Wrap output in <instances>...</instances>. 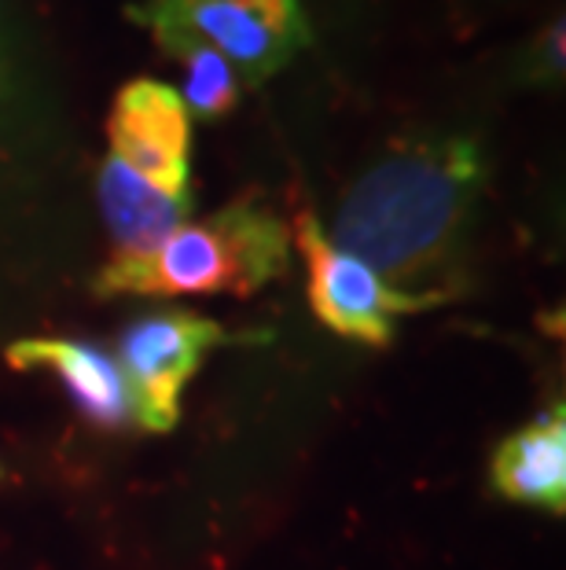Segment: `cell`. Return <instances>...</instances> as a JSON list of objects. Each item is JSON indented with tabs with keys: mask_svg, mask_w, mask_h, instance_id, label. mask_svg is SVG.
<instances>
[{
	"mask_svg": "<svg viewBox=\"0 0 566 570\" xmlns=\"http://www.w3.org/2000/svg\"><path fill=\"white\" fill-rule=\"evenodd\" d=\"M96 203L115 239V258H140L191 222V191H166L107 155L96 174Z\"/></svg>",
	"mask_w": 566,
	"mask_h": 570,
	"instance_id": "8",
	"label": "cell"
},
{
	"mask_svg": "<svg viewBox=\"0 0 566 570\" xmlns=\"http://www.w3.org/2000/svg\"><path fill=\"white\" fill-rule=\"evenodd\" d=\"M126 16L166 56L191 45L221 52L244 85H261L312 45L302 0H129Z\"/></svg>",
	"mask_w": 566,
	"mask_h": 570,
	"instance_id": "3",
	"label": "cell"
},
{
	"mask_svg": "<svg viewBox=\"0 0 566 570\" xmlns=\"http://www.w3.org/2000/svg\"><path fill=\"white\" fill-rule=\"evenodd\" d=\"M8 92V63H4V52H0V100H4Z\"/></svg>",
	"mask_w": 566,
	"mask_h": 570,
	"instance_id": "12",
	"label": "cell"
},
{
	"mask_svg": "<svg viewBox=\"0 0 566 570\" xmlns=\"http://www.w3.org/2000/svg\"><path fill=\"white\" fill-rule=\"evenodd\" d=\"M8 365L19 372L44 368L52 372L63 391L70 394L75 409L92 428L118 431L132 423V397L126 375L111 354L100 346L78 343V338H19L8 346Z\"/></svg>",
	"mask_w": 566,
	"mask_h": 570,
	"instance_id": "7",
	"label": "cell"
},
{
	"mask_svg": "<svg viewBox=\"0 0 566 570\" xmlns=\"http://www.w3.org/2000/svg\"><path fill=\"white\" fill-rule=\"evenodd\" d=\"M111 155L166 191L191 185V115L166 81L137 78L118 89L107 118Z\"/></svg>",
	"mask_w": 566,
	"mask_h": 570,
	"instance_id": "6",
	"label": "cell"
},
{
	"mask_svg": "<svg viewBox=\"0 0 566 570\" xmlns=\"http://www.w3.org/2000/svg\"><path fill=\"white\" fill-rule=\"evenodd\" d=\"M486 177L489 166L475 137H413L349 185L328 239L394 291L441 306L460 291L467 233Z\"/></svg>",
	"mask_w": 566,
	"mask_h": 570,
	"instance_id": "1",
	"label": "cell"
},
{
	"mask_svg": "<svg viewBox=\"0 0 566 570\" xmlns=\"http://www.w3.org/2000/svg\"><path fill=\"white\" fill-rule=\"evenodd\" d=\"M563 75H566V19L556 16L523 48L519 78L526 85H534V89H552V85H563Z\"/></svg>",
	"mask_w": 566,
	"mask_h": 570,
	"instance_id": "11",
	"label": "cell"
},
{
	"mask_svg": "<svg viewBox=\"0 0 566 570\" xmlns=\"http://www.w3.org/2000/svg\"><path fill=\"white\" fill-rule=\"evenodd\" d=\"M291 262V233L272 206L244 196L177 233L140 258H111L96 273V295L185 298L258 295Z\"/></svg>",
	"mask_w": 566,
	"mask_h": 570,
	"instance_id": "2",
	"label": "cell"
},
{
	"mask_svg": "<svg viewBox=\"0 0 566 570\" xmlns=\"http://www.w3.org/2000/svg\"><path fill=\"white\" fill-rule=\"evenodd\" d=\"M493 490L515 504H534L545 512L566 508V412L556 405L529 428L508 434L489 468Z\"/></svg>",
	"mask_w": 566,
	"mask_h": 570,
	"instance_id": "9",
	"label": "cell"
},
{
	"mask_svg": "<svg viewBox=\"0 0 566 570\" xmlns=\"http://www.w3.org/2000/svg\"><path fill=\"white\" fill-rule=\"evenodd\" d=\"M232 343L218 321L191 309H155L126 327L118 343V368L132 397V423L143 431H173L180 416V394L202 357L214 346Z\"/></svg>",
	"mask_w": 566,
	"mask_h": 570,
	"instance_id": "4",
	"label": "cell"
},
{
	"mask_svg": "<svg viewBox=\"0 0 566 570\" xmlns=\"http://www.w3.org/2000/svg\"><path fill=\"white\" fill-rule=\"evenodd\" d=\"M185 67V85H180V100H185L188 115L218 122L228 111H236L239 92H244V78L228 63L221 52L207 45H191L177 56Z\"/></svg>",
	"mask_w": 566,
	"mask_h": 570,
	"instance_id": "10",
	"label": "cell"
},
{
	"mask_svg": "<svg viewBox=\"0 0 566 570\" xmlns=\"http://www.w3.org/2000/svg\"><path fill=\"white\" fill-rule=\"evenodd\" d=\"M295 247L306 262V295L324 327L365 346H387L401 313H424L430 302L401 295L354 254L339 250L312 214H298Z\"/></svg>",
	"mask_w": 566,
	"mask_h": 570,
	"instance_id": "5",
	"label": "cell"
}]
</instances>
